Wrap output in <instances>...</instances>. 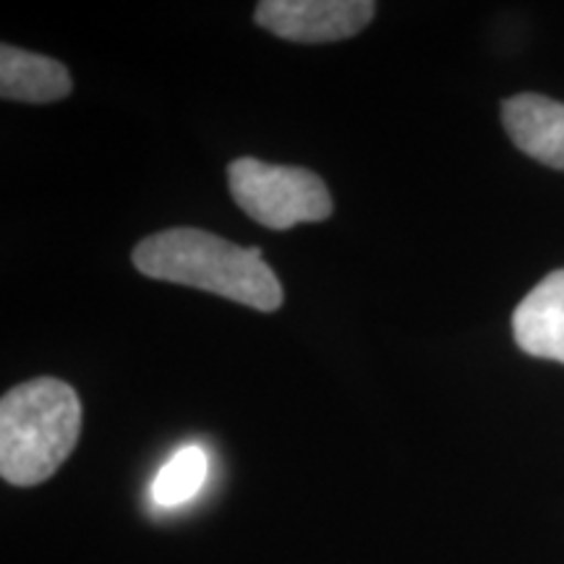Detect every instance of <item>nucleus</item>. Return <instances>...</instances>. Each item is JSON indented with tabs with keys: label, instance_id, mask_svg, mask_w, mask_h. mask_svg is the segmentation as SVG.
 <instances>
[{
	"label": "nucleus",
	"instance_id": "obj_1",
	"mask_svg": "<svg viewBox=\"0 0 564 564\" xmlns=\"http://www.w3.org/2000/svg\"><path fill=\"white\" fill-rule=\"evenodd\" d=\"M133 267L152 280L199 288L257 312H278L282 285L257 246H238L199 228L154 232L133 249Z\"/></svg>",
	"mask_w": 564,
	"mask_h": 564
},
{
	"label": "nucleus",
	"instance_id": "obj_2",
	"mask_svg": "<svg viewBox=\"0 0 564 564\" xmlns=\"http://www.w3.org/2000/svg\"><path fill=\"white\" fill-rule=\"evenodd\" d=\"M82 429L79 394L61 379H32L0 400V476L13 486L47 481L74 453Z\"/></svg>",
	"mask_w": 564,
	"mask_h": 564
},
{
	"label": "nucleus",
	"instance_id": "obj_3",
	"mask_svg": "<svg viewBox=\"0 0 564 564\" xmlns=\"http://www.w3.org/2000/svg\"><path fill=\"white\" fill-rule=\"evenodd\" d=\"M232 202L253 223L288 230L301 223H322L333 215V196L319 175L306 167L270 165L257 158H238L228 165Z\"/></svg>",
	"mask_w": 564,
	"mask_h": 564
},
{
	"label": "nucleus",
	"instance_id": "obj_4",
	"mask_svg": "<svg viewBox=\"0 0 564 564\" xmlns=\"http://www.w3.org/2000/svg\"><path fill=\"white\" fill-rule=\"evenodd\" d=\"M373 11L377 3L371 0H264L253 19L274 37L316 45L356 37Z\"/></svg>",
	"mask_w": 564,
	"mask_h": 564
},
{
	"label": "nucleus",
	"instance_id": "obj_5",
	"mask_svg": "<svg viewBox=\"0 0 564 564\" xmlns=\"http://www.w3.org/2000/svg\"><path fill=\"white\" fill-rule=\"evenodd\" d=\"M512 333L528 356L564 364V270L549 274L520 301Z\"/></svg>",
	"mask_w": 564,
	"mask_h": 564
},
{
	"label": "nucleus",
	"instance_id": "obj_6",
	"mask_svg": "<svg viewBox=\"0 0 564 564\" xmlns=\"http://www.w3.org/2000/svg\"><path fill=\"white\" fill-rule=\"evenodd\" d=\"M502 121L528 158L564 171V105L544 95H514L502 102Z\"/></svg>",
	"mask_w": 564,
	"mask_h": 564
},
{
	"label": "nucleus",
	"instance_id": "obj_7",
	"mask_svg": "<svg viewBox=\"0 0 564 564\" xmlns=\"http://www.w3.org/2000/svg\"><path fill=\"white\" fill-rule=\"evenodd\" d=\"M68 68L61 61L21 51V47H0V97L17 102H55L68 97Z\"/></svg>",
	"mask_w": 564,
	"mask_h": 564
},
{
	"label": "nucleus",
	"instance_id": "obj_8",
	"mask_svg": "<svg viewBox=\"0 0 564 564\" xmlns=\"http://www.w3.org/2000/svg\"><path fill=\"white\" fill-rule=\"evenodd\" d=\"M209 460L202 447H183L160 468L152 484V499L160 507H178L196 497L207 478Z\"/></svg>",
	"mask_w": 564,
	"mask_h": 564
}]
</instances>
